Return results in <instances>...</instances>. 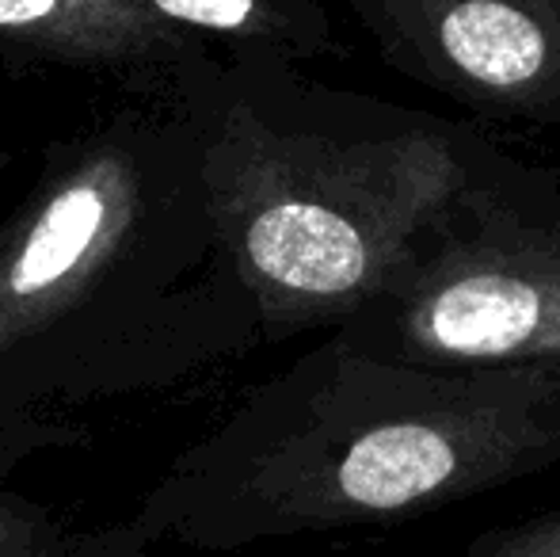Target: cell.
Instances as JSON below:
<instances>
[{
    "label": "cell",
    "instance_id": "obj_1",
    "mask_svg": "<svg viewBox=\"0 0 560 557\" xmlns=\"http://www.w3.org/2000/svg\"><path fill=\"white\" fill-rule=\"evenodd\" d=\"M225 279L199 138L172 100L50 146L0 222V474L81 443L61 423L73 405L161 394L225 348Z\"/></svg>",
    "mask_w": 560,
    "mask_h": 557
},
{
    "label": "cell",
    "instance_id": "obj_2",
    "mask_svg": "<svg viewBox=\"0 0 560 557\" xmlns=\"http://www.w3.org/2000/svg\"><path fill=\"white\" fill-rule=\"evenodd\" d=\"M199 58L202 38L133 0H0V61L107 73L149 100H172Z\"/></svg>",
    "mask_w": 560,
    "mask_h": 557
},
{
    "label": "cell",
    "instance_id": "obj_3",
    "mask_svg": "<svg viewBox=\"0 0 560 557\" xmlns=\"http://www.w3.org/2000/svg\"><path fill=\"white\" fill-rule=\"evenodd\" d=\"M546 294L518 276H469L439 290L420 313V328L439 351L457 359H508L546 328Z\"/></svg>",
    "mask_w": 560,
    "mask_h": 557
},
{
    "label": "cell",
    "instance_id": "obj_4",
    "mask_svg": "<svg viewBox=\"0 0 560 557\" xmlns=\"http://www.w3.org/2000/svg\"><path fill=\"white\" fill-rule=\"evenodd\" d=\"M446 58L488 89H518L546 66V35L503 0H462L443 20Z\"/></svg>",
    "mask_w": 560,
    "mask_h": 557
},
{
    "label": "cell",
    "instance_id": "obj_5",
    "mask_svg": "<svg viewBox=\"0 0 560 557\" xmlns=\"http://www.w3.org/2000/svg\"><path fill=\"white\" fill-rule=\"evenodd\" d=\"M133 4L195 38L222 35L236 43H290L302 31L294 0H133Z\"/></svg>",
    "mask_w": 560,
    "mask_h": 557
},
{
    "label": "cell",
    "instance_id": "obj_6",
    "mask_svg": "<svg viewBox=\"0 0 560 557\" xmlns=\"http://www.w3.org/2000/svg\"><path fill=\"white\" fill-rule=\"evenodd\" d=\"M69 543L73 538L54 527L43 512H31L12 497H0V557H43Z\"/></svg>",
    "mask_w": 560,
    "mask_h": 557
},
{
    "label": "cell",
    "instance_id": "obj_7",
    "mask_svg": "<svg viewBox=\"0 0 560 557\" xmlns=\"http://www.w3.org/2000/svg\"><path fill=\"white\" fill-rule=\"evenodd\" d=\"M465 557H560V512L518 523V527L488 531Z\"/></svg>",
    "mask_w": 560,
    "mask_h": 557
},
{
    "label": "cell",
    "instance_id": "obj_8",
    "mask_svg": "<svg viewBox=\"0 0 560 557\" xmlns=\"http://www.w3.org/2000/svg\"><path fill=\"white\" fill-rule=\"evenodd\" d=\"M149 535L133 523V527L118 531V535H89V538H73L69 546L43 557H153L145 550Z\"/></svg>",
    "mask_w": 560,
    "mask_h": 557
}]
</instances>
